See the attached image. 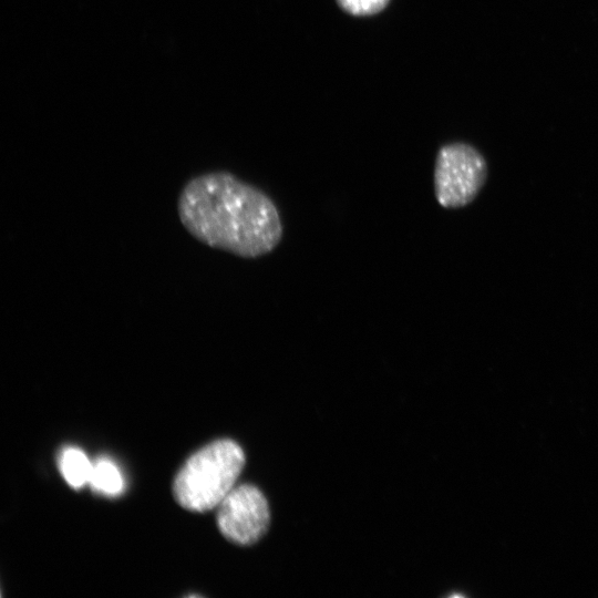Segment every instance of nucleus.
<instances>
[{"label":"nucleus","instance_id":"f03ea898","mask_svg":"<svg viewBox=\"0 0 598 598\" xmlns=\"http://www.w3.org/2000/svg\"><path fill=\"white\" fill-rule=\"evenodd\" d=\"M245 454L234 441H214L194 453L178 471L173 494L185 509L204 513L217 507L235 487Z\"/></svg>","mask_w":598,"mask_h":598},{"label":"nucleus","instance_id":"20e7f679","mask_svg":"<svg viewBox=\"0 0 598 598\" xmlns=\"http://www.w3.org/2000/svg\"><path fill=\"white\" fill-rule=\"evenodd\" d=\"M217 508V526L220 533L237 545L256 543L269 526L267 499L254 485L235 486Z\"/></svg>","mask_w":598,"mask_h":598},{"label":"nucleus","instance_id":"7ed1b4c3","mask_svg":"<svg viewBox=\"0 0 598 598\" xmlns=\"http://www.w3.org/2000/svg\"><path fill=\"white\" fill-rule=\"evenodd\" d=\"M488 174L486 159L473 145L453 142L440 147L434 164V194L444 208L471 204Z\"/></svg>","mask_w":598,"mask_h":598},{"label":"nucleus","instance_id":"423d86ee","mask_svg":"<svg viewBox=\"0 0 598 598\" xmlns=\"http://www.w3.org/2000/svg\"><path fill=\"white\" fill-rule=\"evenodd\" d=\"M90 484L95 491L109 496H116L124 488V480L118 467L106 457L93 463Z\"/></svg>","mask_w":598,"mask_h":598},{"label":"nucleus","instance_id":"0eeeda50","mask_svg":"<svg viewBox=\"0 0 598 598\" xmlns=\"http://www.w3.org/2000/svg\"><path fill=\"white\" fill-rule=\"evenodd\" d=\"M390 0H337L338 4L353 16H371L382 11Z\"/></svg>","mask_w":598,"mask_h":598},{"label":"nucleus","instance_id":"39448f33","mask_svg":"<svg viewBox=\"0 0 598 598\" xmlns=\"http://www.w3.org/2000/svg\"><path fill=\"white\" fill-rule=\"evenodd\" d=\"M59 467L66 483L73 488H81L90 483L93 464L82 450L71 446L64 448L59 457Z\"/></svg>","mask_w":598,"mask_h":598},{"label":"nucleus","instance_id":"f257e3e1","mask_svg":"<svg viewBox=\"0 0 598 598\" xmlns=\"http://www.w3.org/2000/svg\"><path fill=\"white\" fill-rule=\"evenodd\" d=\"M179 220L199 243L254 259L280 244L283 225L264 190L229 172H208L187 181L177 199Z\"/></svg>","mask_w":598,"mask_h":598}]
</instances>
